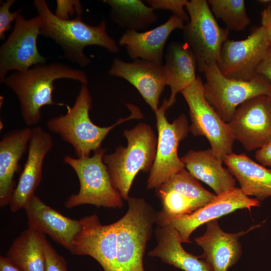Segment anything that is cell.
Instances as JSON below:
<instances>
[{
  "mask_svg": "<svg viewBox=\"0 0 271 271\" xmlns=\"http://www.w3.org/2000/svg\"><path fill=\"white\" fill-rule=\"evenodd\" d=\"M126 200V213L110 224L106 250L99 262L104 271H145L144 256L158 212L143 198Z\"/></svg>",
  "mask_w": 271,
  "mask_h": 271,
  "instance_id": "obj_1",
  "label": "cell"
},
{
  "mask_svg": "<svg viewBox=\"0 0 271 271\" xmlns=\"http://www.w3.org/2000/svg\"><path fill=\"white\" fill-rule=\"evenodd\" d=\"M69 79L87 84L88 78L81 70L59 62L40 64L25 72L14 71L3 82L17 96L21 116L27 126L34 125L41 118V108L47 105H66L56 103L52 97L54 81Z\"/></svg>",
  "mask_w": 271,
  "mask_h": 271,
  "instance_id": "obj_2",
  "label": "cell"
},
{
  "mask_svg": "<svg viewBox=\"0 0 271 271\" xmlns=\"http://www.w3.org/2000/svg\"><path fill=\"white\" fill-rule=\"evenodd\" d=\"M33 4L41 20L40 35L53 39L60 46L62 57L85 67L91 62L84 53L86 47L96 45L112 53L119 52L118 46L106 32L104 20L92 26L82 21V17L61 20L51 11L46 1L35 0Z\"/></svg>",
  "mask_w": 271,
  "mask_h": 271,
  "instance_id": "obj_3",
  "label": "cell"
},
{
  "mask_svg": "<svg viewBox=\"0 0 271 271\" xmlns=\"http://www.w3.org/2000/svg\"><path fill=\"white\" fill-rule=\"evenodd\" d=\"M92 102L87 84H82L73 106L67 105L65 114L51 118L46 123L51 132L59 135L63 141L72 147L77 158L90 156L91 152L101 148L102 141L117 125L126 120L143 117L138 107L127 104L131 112L129 116L120 118L109 126H99L89 117Z\"/></svg>",
  "mask_w": 271,
  "mask_h": 271,
  "instance_id": "obj_4",
  "label": "cell"
},
{
  "mask_svg": "<svg viewBox=\"0 0 271 271\" xmlns=\"http://www.w3.org/2000/svg\"><path fill=\"white\" fill-rule=\"evenodd\" d=\"M123 136L126 146L118 147L112 153L104 154L102 159L113 186L123 200H126L137 174L140 171L148 172L153 166L157 138L151 127L142 122L132 129L125 130Z\"/></svg>",
  "mask_w": 271,
  "mask_h": 271,
  "instance_id": "obj_5",
  "label": "cell"
},
{
  "mask_svg": "<svg viewBox=\"0 0 271 271\" xmlns=\"http://www.w3.org/2000/svg\"><path fill=\"white\" fill-rule=\"evenodd\" d=\"M105 150L100 148L92 156L73 158L66 155L64 162L71 167L78 178L80 188L76 194L65 202L66 208L84 204L97 207L121 208L123 199L113 186L107 168L103 161Z\"/></svg>",
  "mask_w": 271,
  "mask_h": 271,
  "instance_id": "obj_6",
  "label": "cell"
},
{
  "mask_svg": "<svg viewBox=\"0 0 271 271\" xmlns=\"http://www.w3.org/2000/svg\"><path fill=\"white\" fill-rule=\"evenodd\" d=\"M185 8L190 19L183 29L184 43L194 55L198 70L204 73L219 61L229 30L219 25L207 1H188Z\"/></svg>",
  "mask_w": 271,
  "mask_h": 271,
  "instance_id": "obj_7",
  "label": "cell"
},
{
  "mask_svg": "<svg viewBox=\"0 0 271 271\" xmlns=\"http://www.w3.org/2000/svg\"><path fill=\"white\" fill-rule=\"evenodd\" d=\"M204 73L206 78L204 96L226 123L230 121L236 108L245 101L271 94V83L258 74L247 81L228 78L221 73L217 63L207 66Z\"/></svg>",
  "mask_w": 271,
  "mask_h": 271,
  "instance_id": "obj_8",
  "label": "cell"
},
{
  "mask_svg": "<svg viewBox=\"0 0 271 271\" xmlns=\"http://www.w3.org/2000/svg\"><path fill=\"white\" fill-rule=\"evenodd\" d=\"M189 108L191 123L189 131L194 136L205 137L215 157L223 163L225 156L232 153L235 141L227 123L224 122L206 100L204 83L196 80L181 92Z\"/></svg>",
  "mask_w": 271,
  "mask_h": 271,
  "instance_id": "obj_9",
  "label": "cell"
},
{
  "mask_svg": "<svg viewBox=\"0 0 271 271\" xmlns=\"http://www.w3.org/2000/svg\"><path fill=\"white\" fill-rule=\"evenodd\" d=\"M169 108L165 99L155 112L158 138L155 161L147 180L148 189H156L185 167L178 157V147L189 131L188 120L185 114H181L169 122L165 115Z\"/></svg>",
  "mask_w": 271,
  "mask_h": 271,
  "instance_id": "obj_10",
  "label": "cell"
},
{
  "mask_svg": "<svg viewBox=\"0 0 271 271\" xmlns=\"http://www.w3.org/2000/svg\"><path fill=\"white\" fill-rule=\"evenodd\" d=\"M41 26L38 16L27 19L21 13L17 17L13 31L0 47L1 83L11 71L25 72L46 63L37 47Z\"/></svg>",
  "mask_w": 271,
  "mask_h": 271,
  "instance_id": "obj_11",
  "label": "cell"
},
{
  "mask_svg": "<svg viewBox=\"0 0 271 271\" xmlns=\"http://www.w3.org/2000/svg\"><path fill=\"white\" fill-rule=\"evenodd\" d=\"M260 202L245 195L239 188L235 187L216 195L209 203L195 211L174 217L157 216L158 226L170 225L178 232L182 243L190 242V237L198 227L237 210L260 206Z\"/></svg>",
  "mask_w": 271,
  "mask_h": 271,
  "instance_id": "obj_12",
  "label": "cell"
},
{
  "mask_svg": "<svg viewBox=\"0 0 271 271\" xmlns=\"http://www.w3.org/2000/svg\"><path fill=\"white\" fill-rule=\"evenodd\" d=\"M269 44L262 26L255 27L245 39L227 40L222 45L217 63L221 73L234 79L250 80Z\"/></svg>",
  "mask_w": 271,
  "mask_h": 271,
  "instance_id": "obj_13",
  "label": "cell"
},
{
  "mask_svg": "<svg viewBox=\"0 0 271 271\" xmlns=\"http://www.w3.org/2000/svg\"><path fill=\"white\" fill-rule=\"evenodd\" d=\"M162 208L160 217H174L190 214L211 201L216 195L206 190L185 169L173 175L156 188Z\"/></svg>",
  "mask_w": 271,
  "mask_h": 271,
  "instance_id": "obj_14",
  "label": "cell"
},
{
  "mask_svg": "<svg viewBox=\"0 0 271 271\" xmlns=\"http://www.w3.org/2000/svg\"><path fill=\"white\" fill-rule=\"evenodd\" d=\"M234 139L251 151L271 141V107L267 96L252 98L240 105L227 123Z\"/></svg>",
  "mask_w": 271,
  "mask_h": 271,
  "instance_id": "obj_15",
  "label": "cell"
},
{
  "mask_svg": "<svg viewBox=\"0 0 271 271\" xmlns=\"http://www.w3.org/2000/svg\"><path fill=\"white\" fill-rule=\"evenodd\" d=\"M53 143L51 135L40 126L31 128L27 159L9 206L12 212L25 209L38 187L44 159Z\"/></svg>",
  "mask_w": 271,
  "mask_h": 271,
  "instance_id": "obj_16",
  "label": "cell"
},
{
  "mask_svg": "<svg viewBox=\"0 0 271 271\" xmlns=\"http://www.w3.org/2000/svg\"><path fill=\"white\" fill-rule=\"evenodd\" d=\"M108 72L127 81L154 111L158 110L160 96L166 85L162 64L140 59L128 62L115 58Z\"/></svg>",
  "mask_w": 271,
  "mask_h": 271,
  "instance_id": "obj_17",
  "label": "cell"
},
{
  "mask_svg": "<svg viewBox=\"0 0 271 271\" xmlns=\"http://www.w3.org/2000/svg\"><path fill=\"white\" fill-rule=\"evenodd\" d=\"M206 224L204 234L194 239L203 251L199 257L209 264L211 271H228L241 257L242 249L239 238L256 226L246 231L229 233L220 228L217 219Z\"/></svg>",
  "mask_w": 271,
  "mask_h": 271,
  "instance_id": "obj_18",
  "label": "cell"
},
{
  "mask_svg": "<svg viewBox=\"0 0 271 271\" xmlns=\"http://www.w3.org/2000/svg\"><path fill=\"white\" fill-rule=\"evenodd\" d=\"M24 209L29 227L48 235L72 252L73 240L81 229L80 220L63 215L46 204L35 194Z\"/></svg>",
  "mask_w": 271,
  "mask_h": 271,
  "instance_id": "obj_19",
  "label": "cell"
},
{
  "mask_svg": "<svg viewBox=\"0 0 271 271\" xmlns=\"http://www.w3.org/2000/svg\"><path fill=\"white\" fill-rule=\"evenodd\" d=\"M184 21L173 15L165 23L149 31L139 32L126 30L118 41L119 45L125 48L129 57L162 64L164 48L171 33L182 29Z\"/></svg>",
  "mask_w": 271,
  "mask_h": 271,
  "instance_id": "obj_20",
  "label": "cell"
},
{
  "mask_svg": "<svg viewBox=\"0 0 271 271\" xmlns=\"http://www.w3.org/2000/svg\"><path fill=\"white\" fill-rule=\"evenodd\" d=\"M31 128L10 131L0 141V206L9 205L15 189L14 180L19 162L28 149Z\"/></svg>",
  "mask_w": 271,
  "mask_h": 271,
  "instance_id": "obj_21",
  "label": "cell"
},
{
  "mask_svg": "<svg viewBox=\"0 0 271 271\" xmlns=\"http://www.w3.org/2000/svg\"><path fill=\"white\" fill-rule=\"evenodd\" d=\"M223 163L245 195L255 196L260 202L271 197V169L257 164L244 154L232 153L224 157Z\"/></svg>",
  "mask_w": 271,
  "mask_h": 271,
  "instance_id": "obj_22",
  "label": "cell"
},
{
  "mask_svg": "<svg viewBox=\"0 0 271 271\" xmlns=\"http://www.w3.org/2000/svg\"><path fill=\"white\" fill-rule=\"evenodd\" d=\"M165 57V63L163 66L166 85L171 89L168 100L170 107L176 102L177 94L197 79V65L194 55L184 42L171 43L167 49Z\"/></svg>",
  "mask_w": 271,
  "mask_h": 271,
  "instance_id": "obj_23",
  "label": "cell"
},
{
  "mask_svg": "<svg viewBox=\"0 0 271 271\" xmlns=\"http://www.w3.org/2000/svg\"><path fill=\"white\" fill-rule=\"evenodd\" d=\"M181 160L194 177L210 187L216 195L235 187L234 177L222 166L223 162L215 157L211 148L189 151Z\"/></svg>",
  "mask_w": 271,
  "mask_h": 271,
  "instance_id": "obj_24",
  "label": "cell"
},
{
  "mask_svg": "<svg viewBox=\"0 0 271 271\" xmlns=\"http://www.w3.org/2000/svg\"><path fill=\"white\" fill-rule=\"evenodd\" d=\"M155 233L157 243L149 252L150 256L158 257L163 262L184 271H211L204 259L184 249L178 232L172 226H158Z\"/></svg>",
  "mask_w": 271,
  "mask_h": 271,
  "instance_id": "obj_25",
  "label": "cell"
},
{
  "mask_svg": "<svg viewBox=\"0 0 271 271\" xmlns=\"http://www.w3.org/2000/svg\"><path fill=\"white\" fill-rule=\"evenodd\" d=\"M44 234L29 227L13 241L6 254L21 271H45Z\"/></svg>",
  "mask_w": 271,
  "mask_h": 271,
  "instance_id": "obj_26",
  "label": "cell"
},
{
  "mask_svg": "<svg viewBox=\"0 0 271 271\" xmlns=\"http://www.w3.org/2000/svg\"><path fill=\"white\" fill-rule=\"evenodd\" d=\"M110 7V17L126 30H145L157 20L154 9L140 0H104Z\"/></svg>",
  "mask_w": 271,
  "mask_h": 271,
  "instance_id": "obj_27",
  "label": "cell"
},
{
  "mask_svg": "<svg viewBox=\"0 0 271 271\" xmlns=\"http://www.w3.org/2000/svg\"><path fill=\"white\" fill-rule=\"evenodd\" d=\"M214 16L221 19L226 28L234 31L244 30L250 23L243 0H209Z\"/></svg>",
  "mask_w": 271,
  "mask_h": 271,
  "instance_id": "obj_28",
  "label": "cell"
},
{
  "mask_svg": "<svg viewBox=\"0 0 271 271\" xmlns=\"http://www.w3.org/2000/svg\"><path fill=\"white\" fill-rule=\"evenodd\" d=\"M146 2L154 9L169 10L184 22L189 21V16L185 12L187 0H148Z\"/></svg>",
  "mask_w": 271,
  "mask_h": 271,
  "instance_id": "obj_29",
  "label": "cell"
},
{
  "mask_svg": "<svg viewBox=\"0 0 271 271\" xmlns=\"http://www.w3.org/2000/svg\"><path fill=\"white\" fill-rule=\"evenodd\" d=\"M83 9L78 0H57L54 15L61 20H70V17H82Z\"/></svg>",
  "mask_w": 271,
  "mask_h": 271,
  "instance_id": "obj_30",
  "label": "cell"
},
{
  "mask_svg": "<svg viewBox=\"0 0 271 271\" xmlns=\"http://www.w3.org/2000/svg\"><path fill=\"white\" fill-rule=\"evenodd\" d=\"M45 271H68L64 258L57 253L46 239L44 243Z\"/></svg>",
  "mask_w": 271,
  "mask_h": 271,
  "instance_id": "obj_31",
  "label": "cell"
},
{
  "mask_svg": "<svg viewBox=\"0 0 271 271\" xmlns=\"http://www.w3.org/2000/svg\"><path fill=\"white\" fill-rule=\"evenodd\" d=\"M15 2V0H7L3 2L0 7V39L3 40L5 33L11 28L12 22L21 14V10L11 12L10 8Z\"/></svg>",
  "mask_w": 271,
  "mask_h": 271,
  "instance_id": "obj_32",
  "label": "cell"
},
{
  "mask_svg": "<svg viewBox=\"0 0 271 271\" xmlns=\"http://www.w3.org/2000/svg\"><path fill=\"white\" fill-rule=\"evenodd\" d=\"M256 74L263 77L271 83V43L268 45L257 68Z\"/></svg>",
  "mask_w": 271,
  "mask_h": 271,
  "instance_id": "obj_33",
  "label": "cell"
},
{
  "mask_svg": "<svg viewBox=\"0 0 271 271\" xmlns=\"http://www.w3.org/2000/svg\"><path fill=\"white\" fill-rule=\"evenodd\" d=\"M255 158L262 166L271 169V141L256 151Z\"/></svg>",
  "mask_w": 271,
  "mask_h": 271,
  "instance_id": "obj_34",
  "label": "cell"
},
{
  "mask_svg": "<svg viewBox=\"0 0 271 271\" xmlns=\"http://www.w3.org/2000/svg\"><path fill=\"white\" fill-rule=\"evenodd\" d=\"M261 26L265 32L266 38L271 43V4H269L261 12Z\"/></svg>",
  "mask_w": 271,
  "mask_h": 271,
  "instance_id": "obj_35",
  "label": "cell"
},
{
  "mask_svg": "<svg viewBox=\"0 0 271 271\" xmlns=\"http://www.w3.org/2000/svg\"><path fill=\"white\" fill-rule=\"evenodd\" d=\"M0 271H21L14 265L6 256H0Z\"/></svg>",
  "mask_w": 271,
  "mask_h": 271,
  "instance_id": "obj_36",
  "label": "cell"
},
{
  "mask_svg": "<svg viewBox=\"0 0 271 271\" xmlns=\"http://www.w3.org/2000/svg\"><path fill=\"white\" fill-rule=\"evenodd\" d=\"M258 2H259L260 3H263V4H270V2L271 1H269V0H261V1H259Z\"/></svg>",
  "mask_w": 271,
  "mask_h": 271,
  "instance_id": "obj_37",
  "label": "cell"
},
{
  "mask_svg": "<svg viewBox=\"0 0 271 271\" xmlns=\"http://www.w3.org/2000/svg\"><path fill=\"white\" fill-rule=\"evenodd\" d=\"M267 97H268V101H269L270 107H271V94H269V95H267Z\"/></svg>",
  "mask_w": 271,
  "mask_h": 271,
  "instance_id": "obj_38",
  "label": "cell"
}]
</instances>
